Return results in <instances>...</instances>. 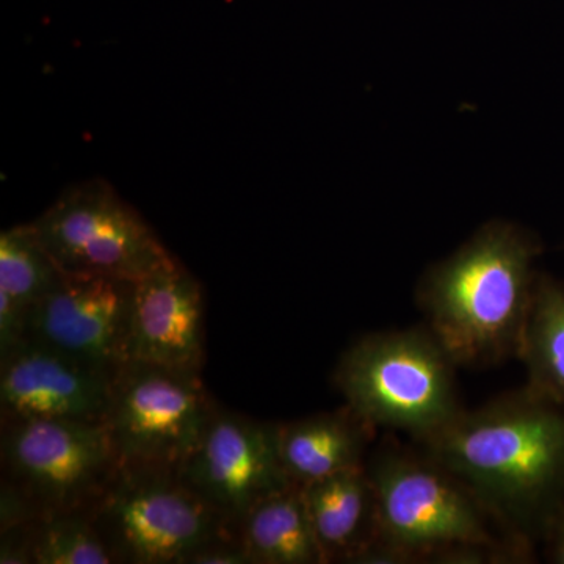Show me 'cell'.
I'll return each instance as SVG.
<instances>
[{
  "label": "cell",
  "instance_id": "cell-1",
  "mask_svg": "<svg viewBox=\"0 0 564 564\" xmlns=\"http://www.w3.org/2000/svg\"><path fill=\"white\" fill-rule=\"evenodd\" d=\"M421 443L524 536L564 507V408L530 389L462 410Z\"/></svg>",
  "mask_w": 564,
  "mask_h": 564
},
{
  "label": "cell",
  "instance_id": "cell-2",
  "mask_svg": "<svg viewBox=\"0 0 564 564\" xmlns=\"http://www.w3.org/2000/svg\"><path fill=\"white\" fill-rule=\"evenodd\" d=\"M538 247L508 223L485 226L421 282L426 328L456 366L518 358L536 291Z\"/></svg>",
  "mask_w": 564,
  "mask_h": 564
},
{
  "label": "cell",
  "instance_id": "cell-3",
  "mask_svg": "<svg viewBox=\"0 0 564 564\" xmlns=\"http://www.w3.org/2000/svg\"><path fill=\"white\" fill-rule=\"evenodd\" d=\"M377 503L367 563H481L521 558L527 538L429 456L386 452L366 463Z\"/></svg>",
  "mask_w": 564,
  "mask_h": 564
},
{
  "label": "cell",
  "instance_id": "cell-4",
  "mask_svg": "<svg viewBox=\"0 0 564 564\" xmlns=\"http://www.w3.org/2000/svg\"><path fill=\"white\" fill-rule=\"evenodd\" d=\"M456 364L429 328L362 337L344 352L334 384L370 425L425 440L462 411Z\"/></svg>",
  "mask_w": 564,
  "mask_h": 564
},
{
  "label": "cell",
  "instance_id": "cell-5",
  "mask_svg": "<svg viewBox=\"0 0 564 564\" xmlns=\"http://www.w3.org/2000/svg\"><path fill=\"white\" fill-rule=\"evenodd\" d=\"M87 513L117 564H184L203 545L239 538L180 469L120 466Z\"/></svg>",
  "mask_w": 564,
  "mask_h": 564
},
{
  "label": "cell",
  "instance_id": "cell-6",
  "mask_svg": "<svg viewBox=\"0 0 564 564\" xmlns=\"http://www.w3.org/2000/svg\"><path fill=\"white\" fill-rule=\"evenodd\" d=\"M2 488L41 516L87 510L120 469L106 422L2 421Z\"/></svg>",
  "mask_w": 564,
  "mask_h": 564
},
{
  "label": "cell",
  "instance_id": "cell-7",
  "mask_svg": "<svg viewBox=\"0 0 564 564\" xmlns=\"http://www.w3.org/2000/svg\"><path fill=\"white\" fill-rule=\"evenodd\" d=\"M31 225L63 273L139 281L176 261L106 181L73 185Z\"/></svg>",
  "mask_w": 564,
  "mask_h": 564
},
{
  "label": "cell",
  "instance_id": "cell-8",
  "mask_svg": "<svg viewBox=\"0 0 564 564\" xmlns=\"http://www.w3.org/2000/svg\"><path fill=\"white\" fill-rule=\"evenodd\" d=\"M215 406L202 375L126 364L111 381L106 417L120 466L181 469Z\"/></svg>",
  "mask_w": 564,
  "mask_h": 564
},
{
  "label": "cell",
  "instance_id": "cell-9",
  "mask_svg": "<svg viewBox=\"0 0 564 564\" xmlns=\"http://www.w3.org/2000/svg\"><path fill=\"white\" fill-rule=\"evenodd\" d=\"M135 281L63 273L25 314V340L113 380L131 362Z\"/></svg>",
  "mask_w": 564,
  "mask_h": 564
},
{
  "label": "cell",
  "instance_id": "cell-10",
  "mask_svg": "<svg viewBox=\"0 0 564 564\" xmlns=\"http://www.w3.org/2000/svg\"><path fill=\"white\" fill-rule=\"evenodd\" d=\"M278 425L217 404L181 466L184 480L232 525L261 500L296 486L282 467Z\"/></svg>",
  "mask_w": 564,
  "mask_h": 564
},
{
  "label": "cell",
  "instance_id": "cell-11",
  "mask_svg": "<svg viewBox=\"0 0 564 564\" xmlns=\"http://www.w3.org/2000/svg\"><path fill=\"white\" fill-rule=\"evenodd\" d=\"M111 381L62 352L24 339L0 355L2 421L106 422Z\"/></svg>",
  "mask_w": 564,
  "mask_h": 564
},
{
  "label": "cell",
  "instance_id": "cell-12",
  "mask_svg": "<svg viewBox=\"0 0 564 564\" xmlns=\"http://www.w3.org/2000/svg\"><path fill=\"white\" fill-rule=\"evenodd\" d=\"M202 285L180 261L135 281L131 361L202 375L204 362Z\"/></svg>",
  "mask_w": 564,
  "mask_h": 564
},
{
  "label": "cell",
  "instance_id": "cell-13",
  "mask_svg": "<svg viewBox=\"0 0 564 564\" xmlns=\"http://www.w3.org/2000/svg\"><path fill=\"white\" fill-rule=\"evenodd\" d=\"M300 488L325 563H367L377 545V503L366 466Z\"/></svg>",
  "mask_w": 564,
  "mask_h": 564
},
{
  "label": "cell",
  "instance_id": "cell-14",
  "mask_svg": "<svg viewBox=\"0 0 564 564\" xmlns=\"http://www.w3.org/2000/svg\"><path fill=\"white\" fill-rule=\"evenodd\" d=\"M375 426L350 406L278 425V447L285 474L304 486L366 466Z\"/></svg>",
  "mask_w": 564,
  "mask_h": 564
},
{
  "label": "cell",
  "instance_id": "cell-15",
  "mask_svg": "<svg viewBox=\"0 0 564 564\" xmlns=\"http://www.w3.org/2000/svg\"><path fill=\"white\" fill-rule=\"evenodd\" d=\"M237 534L252 564H325L300 486L254 505Z\"/></svg>",
  "mask_w": 564,
  "mask_h": 564
},
{
  "label": "cell",
  "instance_id": "cell-16",
  "mask_svg": "<svg viewBox=\"0 0 564 564\" xmlns=\"http://www.w3.org/2000/svg\"><path fill=\"white\" fill-rule=\"evenodd\" d=\"M518 358L527 389L564 408V289L547 278L538 281Z\"/></svg>",
  "mask_w": 564,
  "mask_h": 564
},
{
  "label": "cell",
  "instance_id": "cell-17",
  "mask_svg": "<svg viewBox=\"0 0 564 564\" xmlns=\"http://www.w3.org/2000/svg\"><path fill=\"white\" fill-rule=\"evenodd\" d=\"M62 272L29 225L14 226L0 236V295L28 314Z\"/></svg>",
  "mask_w": 564,
  "mask_h": 564
},
{
  "label": "cell",
  "instance_id": "cell-18",
  "mask_svg": "<svg viewBox=\"0 0 564 564\" xmlns=\"http://www.w3.org/2000/svg\"><path fill=\"white\" fill-rule=\"evenodd\" d=\"M32 564H117L87 510L41 516L32 522Z\"/></svg>",
  "mask_w": 564,
  "mask_h": 564
},
{
  "label": "cell",
  "instance_id": "cell-19",
  "mask_svg": "<svg viewBox=\"0 0 564 564\" xmlns=\"http://www.w3.org/2000/svg\"><path fill=\"white\" fill-rule=\"evenodd\" d=\"M184 564H252L239 538H226L199 547Z\"/></svg>",
  "mask_w": 564,
  "mask_h": 564
},
{
  "label": "cell",
  "instance_id": "cell-20",
  "mask_svg": "<svg viewBox=\"0 0 564 564\" xmlns=\"http://www.w3.org/2000/svg\"><path fill=\"white\" fill-rule=\"evenodd\" d=\"M32 522L0 529V563L32 564Z\"/></svg>",
  "mask_w": 564,
  "mask_h": 564
},
{
  "label": "cell",
  "instance_id": "cell-21",
  "mask_svg": "<svg viewBox=\"0 0 564 564\" xmlns=\"http://www.w3.org/2000/svg\"><path fill=\"white\" fill-rule=\"evenodd\" d=\"M543 532L547 534L549 555L552 562L564 564V507L547 519Z\"/></svg>",
  "mask_w": 564,
  "mask_h": 564
}]
</instances>
